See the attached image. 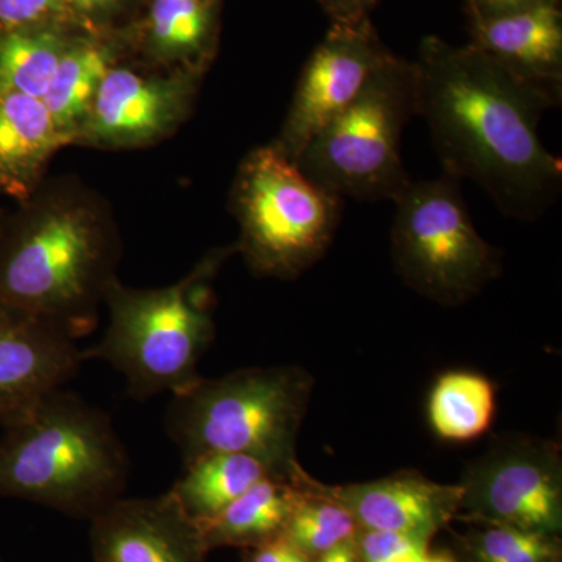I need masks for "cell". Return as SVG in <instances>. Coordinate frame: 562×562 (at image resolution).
Instances as JSON below:
<instances>
[{
  "label": "cell",
  "instance_id": "4",
  "mask_svg": "<svg viewBox=\"0 0 562 562\" xmlns=\"http://www.w3.org/2000/svg\"><path fill=\"white\" fill-rule=\"evenodd\" d=\"M235 251H210L171 286L138 290L117 277L105 292L110 322L98 344L81 350V360H102L127 382V392L144 402L162 392L188 390L199 379V361L214 335L211 279Z\"/></svg>",
  "mask_w": 562,
  "mask_h": 562
},
{
  "label": "cell",
  "instance_id": "8",
  "mask_svg": "<svg viewBox=\"0 0 562 562\" xmlns=\"http://www.w3.org/2000/svg\"><path fill=\"white\" fill-rule=\"evenodd\" d=\"M460 180L412 181L394 201L392 251L403 279L442 303H460L498 271L495 250L476 232Z\"/></svg>",
  "mask_w": 562,
  "mask_h": 562
},
{
  "label": "cell",
  "instance_id": "27",
  "mask_svg": "<svg viewBox=\"0 0 562 562\" xmlns=\"http://www.w3.org/2000/svg\"><path fill=\"white\" fill-rule=\"evenodd\" d=\"M428 539L409 532L368 530L362 535L360 553L362 562H392L406 554L427 553Z\"/></svg>",
  "mask_w": 562,
  "mask_h": 562
},
{
  "label": "cell",
  "instance_id": "22",
  "mask_svg": "<svg viewBox=\"0 0 562 562\" xmlns=\"http://www.w3.org/2000/svg\"><path fill=\"white\" fill-rule=\"evenodd\" d=\"M494 387L482 375L446 373L432 387L430 420L443 439L471 441L487 430L494 417Z\"/></svg>",
  "mask_w": 562,
  "mask_h": 562
},
{
  "label": "cell",
  "instance_id": "31",
  "mask_svg": "<svg viewBox=\"0 0 562 562\" xmlns=\"http://www.w3.org/2000/svg\"><path fill=\"white\" fill-rule=\"evenodd\" d=\"M317 562H357V549L351 541L339 543L328 552L321 554Z\"/></svg>",
  "mask_w": 562,
  "mask_h": 562
},
{
  "label": "cell",
  "instance_id": "16",
  "mask_svg": "<svg viewBox=\"0 0 562 562\" xmlns=\"http://www.w3.org/2000/svg\"><path fill=\"white\" fill-rule=\"evenodd\" d=\"M368 530L409 532L430 539L462 501L461 486H442L417 475H394L364 484L324 490Z\"/></svg>",
  "mask_w": 562,
  "mask_h": 562
},
{
  "label": "cell",
  "instance_id": "32",
  "mask_svg": "<svg viewBox=\"0 0 562 562\" xmlns=\"http://www.w3.org/2000/svg\"><path fill=\"white\" fill-rule=\"evenodd\" d=\"M392 562H449L443 560V558H431L425 554H406V557L397 558Z\"/></svg>",
  "mask_w": 562,
  "mask_h": 562
},
{
  "label": "cell",
  "instance_id": "21",
  "mask_svg": "<svg viewBox=\"0 0 562 562\" xmlns=\"http://www.w3.org/2000/svg\"><path fill=\"white\" fill-rule=\"evenodd\" d=\"M79 33L55 24L0 35V88L43 101L70 43Z\"/></svg>",
  "mask_w": 562,
  "mask_h": 562
},
{
  "label": "cell",
  "instance_id": "3",
  "mask_svg": "<svg viewBox=\"0 0 562 562\" xmlns=\"http://www.w3.org/2000/svg\"><path fill=\"white\" fill-rule=\"evenodd\" d=\"M0 495L94 519L122 498L131 457L109 414L74 392H52L3 428Z\"/></svg>",
  "mask_w": 562,
  "mask_h": 562
},
{
  "label": "cell",
  "instance_id": "24",
  "mask_svg": "<svg viewBox=\"0 0 562 562\" xmlns=\"http://www.w3.org/2000/svg\"><path fill=\"white\" fill-rule=\"evenodd\" d=\"M475 554L480 562H547L553 546L547 536L497 525L479 536Z\"/></svg>",
  "mask_w": 562,
  "mask_h": 562
},
{
  "label": "cell",
  "instance_id": "33",
  "mask_svg": "<svg viewBox=\"0 0 562 562\" xmlns=\"http://www.w3.org/2000/svg\"><path fill=\"white\" fill-rule=\"evenodd\" d=\"M2 213H3V209H0V216H2Z\"/></svg>",
  "mask_w": 562,
  "mask_h": 562
},
{
  "label": "cell",
  "instance_id": "20",
  "mask_svg": "<svg viewBox=\"0 0 562 562\" xmlns=\"http://www.w3.org/2000/svg\"><path fill=\"white\" fill-rule=\"evenodd\" d=\"M269 475L277 473L249 454H202L184 464L183 476L171 492L192 519L205 520Z\"/></svg>",
  "mask_w": 562,
  "mask_h": 562
},
{
  "label": "cell",
  "instance_id": "1",
  "mask_svg": "<svg viewBox=\"0 0 562 562\" xmlns=\"http://www.w3.org/2000/svg\"><path fill=\"white\" fill-rule=\"evenodd\" d=\"M419 116L443 173L475 181L506 216L536 221L562 190V161L543 146L539 122L561 99L476 49L438 36L422 40L414 61Z\"/></svg>",
  "mask_w": 562,
  "mask_h": 562
},
{
  "label": "cell",
  "instance_id": "5",
  "mask_svg": "<svg viewBox=\"0 0 562 562\" xmlns=\"http://www.w3.org/2000/svg\"><path fill=\"white\" fill-rule=\"evenodd\" d=\"M308 383L291 368L244 369L217 380L201 376L172 395L166 431L184 464L209 453H243L277 475L299 471L295 436Z\"/></svg>",
  "mask_w": 562,
  "mask_h": 562
},
{
  "label": "cell",
  "instance_id": "14",
  "mask_svg": "<svg viewBox=\"0 0 562 562\" xmlns=\"http://www.w3.org/2000/svg\"><path fill=\"white\" fill-rule=\"evenodd\" d=\"M117 33L125 57L169 69L205 72L220 41L222 0H143Z\"/></svg>",
  "mask_w": 562,
  "mask_h": 562
},
{
  "label": "cell",
  "instance_id": "30",
  "mask_svg": "<svg viewBox=\"0 0 562 562\" xmlns=\"http://www.w3.org/2000/svg\"><path fill=\"white\" fill-rule=\"evenodd\" d=\"M251 562H310L308 554L288 541L283 535L262 542Z\"/></svg>",
  "mask_w": 562,
  "mask_h": 562
},
{
  "label": "cell",
  "instance_id": "15",
  "mask_svg": "<svg viewBox=\"0 0 562 562\" xmlns=\"http://www.w3.org/2000/svg\"><path fill=\"white\" fill-rule=\"evenodd\" d=\"M471 44L517 79L562 99L561 0L491 20H469Z\"/></svg>",
  "mask_w": 562,
  "mask_h": 562
},
{
  "label": "cell",
  "instance_id": "34",
  "mask_svg": "<svg viewBox=\"0 0 562 562\" xmlns=\"http://www.w3.org/2000/svg\"><path fill=\"white\" fill-rule=\"evenodd\" d=\"M140 2H143V0H140Z\"/></svg>",
  "mask_w": 562,
  "mask_h": 562
},
{
  "label": "cell",
  "instance_id": "9",
  "mask_svg": "<svg viewBox=\"0 0 562 562\" xmlns=\"http://www.w3.org/2000/svg\"><path fill=\"white\" fill-rule=\"evenodd\" d=\"M205 72L122 58L103 77L74 146L135 150L171 138L194 111Z\"/></svg>",
  "mask_w": 562,
  "mask_h": 562
},
{
  "label": "cell",
  "instance_id": "23",
  "mask_svg": "<svg viewBox=\"0 0 562 562\" xmlns=\"http://www.w3.org/2000/svg\"><path fill=\"white\" fill-rule=\"evenodd\" d=\"M357 522L336 501H316L308 480L281 535L306 554H322L351 541Z\"/></svg>",
  "mask_w": 562,
  "mask_h": 562
},
{
  "label": "cell",
  "instance_id": "29",
  "mask_svg": "<svg viewBox=\"0 0 562 562\" xmlns=\"http://www.w3.org/2000/svg\"><path fill=\"white\" fill-rule=\"evenodd\" d=\"M547 0H465L469 20H491L530 9Z\"/></svg>",
  "mask_w": 562,
  "mask_h": 562
},
{
  "label": "cell",
  "instance_id": "11",
  "mask_svg": "<svg viewBox=\"0 0 562 562\" xmlns=\"http://www.w3.org/2000/svg\"><path fill=\"white\" fill-rule=\"evenodd\" d=\"M461 487V505L494 524L542 536L561 528V471L553 450H498L475 465Z\"/></svg>",
  "mask_w": 562,
  "mask_h": 562
},
{
  "label": "cell",
  "instance_id": "26",
  "mask_svg": "<svg viewBox=\"0 0 562 562\" xmlns=\"http://www.w3.org/2000/svg\"><path fill=\"white\" fill-rule=\"evenodd\" d=\"M55 24L70 25L61 0H0V35Z\"/></svg>",
  "mask_w": 562,
  "mask_h": 562
},
{
  "label": "cell",
  "instance_id": "2",
  "mask_svg": "<svg viewBox=\"0 0 562 562\" xmlns=\"http://www.w3.org/2000/svg\"><path fill=\"white\" fill-rule=\"evenodd\" d=\"M121 257L120 225L106 199L79 177H47L0 216V303L77 341L98 327Z\"/></svg>",
  "mask_w": 562,
  "mask_h": 562
},
{
  "label": "cell",
  "instance_id": "18",
  "mask_svg": "<svg viewBox=\"0 0 562 562\" xmlns=\"http://www.w3.org/2000/svg\"><path fill=\"white\" fill-rule=\"evenodd\" d=\"M306 480L301 469L290 476H266L210 519L195 520L206 547L262 543L281 535L301 501Z\"/></svg>",
  "mask_w": 562,
  "mask_h": 562
},
{
  "label": "cell",
  "instance_id": "19",
  "mask_svg": "<svg viewBox=\"0 0 562 562\" xmlns=\"http://www.w3.org/2000/svg\"><path fill=\"white\" fill-rule=\"evenodd\" d=\"M122 58L125 52L117 35L88 33H79L61 58L43 102L72 146L103 77Z\"/></svg>",
  "mask_w": 562,
  "mask_h": 562
},
{
  "label": "cell",
  "instance_id": "13",
  "mask_svg": "<svg viewBox=\"0 0 562 562\" xmlns=\"http://www.w3.org/2000/svg\"><path fill=\"white\" fill-rule=\"evenodd\" d=\"M95 562H205L209 550L198 522L172 492L120 498L91 519Z\"/></svg>",
  "mask_w": 562,
  "mask_h": 562
},
{
  "label": "cell",
  "instance_id": "12",
  "mask_svg": "<svg viewBox=\"0 0 562 562\" xmlns=\"http://www.w3.org/2000/svg\"><path fill=\"white\" fill-rule=\"evenodd\" d=\"M76 339L38 316L0 303V427L27 417L79 373Z\"/></svg>",
  "mask_w": 562,
  "mask_h": 562
},
{
  "label": "cell",
  "instance_id": "7",
  "mask_svg": "<svg viewBox=\"0 0 562 562\" xmlns=\"http://www.w3.org/2000/svg\"><path fill=\"white\" fill-rule=\"evenodd\" d=\"M342 205L276 144L257 147L232 184L231 213L239 225L235 250L257 276L294 279L330 246Z\"/></svg>",
  "mask_w": 562,
  "mask_h": 562
},
{
  "label": "cell",
  "instance_id": "17",
  "mask_svg": "<svg viewBox=\"0 0 562 562\" xmlns=\"http://www.w3.org/2000/svg\"><path fill=\"white\" fill-rule=\"evenodd\" d=\"M69 146L41 99L0 88V194L27 201L47 179L55 154Z\"/></svg>",
  "mask_w": 562,
  "mask_h": 562
},
{
  "label": "cell",
  "instance_id": "25",
  "mask_svg": "<svg viewBox=\"0 0 562 562\" xmlns=\"http://www.w3.org/2000/svg\"><path fill=\"white\" fill-rule=\"evenodd\" d=\"M69 24L94 36H111L131 24L140 0H61Z\"/></svg>",
  "mask_w": 562,
  "mask_h": 562
},
{
  "label": "cell",
  "instance_id": "6",
  "mask_svg": "<svg viewBox=\"0 0 562 562\" xmlns=\"http://www.w3.org/2000/svg\"><path fill=\"white\" fill-rule=\"evenodd\" d=\"M419 116L414 61L392 54L361 94L314 135L297 165L317 187L360 202H394L412 179L402 158V135Z\"/></svg>",
  "mask_w": 562,
  "mask_h": 562
},
{
  "label": "cell",
  "instance_id": "10",
  "mask_svg": "<svg viewBox=\"0 0 562 562\" xmlns=\"http://www.w3.org/2000/svg\"><path fill=\"white\" fill-rule=\"evenodd\" d=\"M392 55L371 18L333 24L310 55L279 136L272 140L297 162L310 140L350 105Z\"/></svg>",
  "mask_w": 562,
  "mask_h": 562
},
{
  "label": "cell",
  "instance_id": "28",
  "mask_svg": "<svg viewBox=\"0 0 562 562\" xmlns=\"http://www.w3.org/2000/svg\"><path fill=\"white\" fill-rule=\"evenodd\" d=\"M333 24H355L371 18L379 0H317Z\"/></svg>",
  "mask_w": 562,
  "mask_h": 562
}]
</instances>
